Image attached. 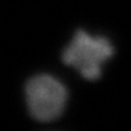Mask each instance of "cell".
Listing matches in <instances>:
<instances>
[{
	"mask_svg": "<svg viewBox=\"0 0 131 131\" xmlns=\"http://www.w3.org/2000/svg\"><path fill=\"white\" fill-rule=\"evenodd\" d=\"M115 47L103 36H92L84 29L75 32L62 51L64 64L74 68L87 80H97L103 65L113 56Z\"/></svg>",
	"mask_w": 131,
	"mask_h": 131,
	"instance_id": "cell-1",
	"label": "cell"
},
{
	"mask_svg": "<svg viewBox=\"0 0 131 131\" xmlns=\"http://www.w3.org/2000/svg\"><path fill=\"white\" fill-rule=\"evenodd\" d=\"M68 90L65 85L50 74H38L26 85V103L31 116L41 122L57 118L66 104Z\"/></svg>",
	"mask_w": 131,
	"mask_h": 131,
	"instance_id": "cell-2",
	"label": "cell"
}]
</instances>
